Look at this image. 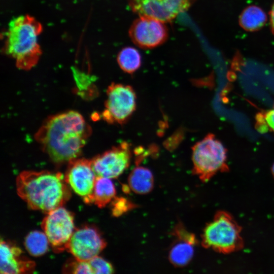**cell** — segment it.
Listing matches in <instances>:
<instances>
[{
    "mask_svg": "<svg viewBox=\"0 0 274 274\" xmlns=\"http://www.w3.org/2000/svg\"><path fill=\"white\" fill-rule=\"evenodd\" d=\"M91 132L83 116L72 111L49 117L35 138L53 162L61 163L77 158Z\"/></svg>",
    "mask_w": 274,
    "mask_h": 274,
    "instance_id": "6da1fadb",
    "label": "cell"
},
{
    "mask_svg": "<svg viewBox=\"0 0 274 274\" xmlns=\"http://www.w3.org/2000/svg\"><path fill=\"white\" fill-rule=\"evenodd\" d=\"M16 191L29 208L46 213L62 207L71 196L62 174L46 170L20 173L16 178Z\"/></svg>",
    "mask_w": 274,
    "mask_h": 274,
    "instance_id": "7a4b0ae2",
    "label": "cell"
},
{
    "mask_svg": "<svg viewBox=\"0 0 274 274\" xmlns=\"http://www.w3.org/2000/svg\"><path fill=\"white\" fill-rule=\"evenodd\" d=\"M41 24L29 15H21L9 23L5 34V52L13 58L16 66L29 70L38 63L41 55L39 36Z\"/></svg>",
    "mask_w": 274,
    "mask_h": 274,
    "instance_id": "3957f363",
    "label": "cell"
},
{
    "mask_svg": "<svg viewBox=\"0 0 274 274\" xmlns=\"http://www.w3.org/2000/svg\"><path fill=\"white\" fill-rule=\"evenodd\" d=\"M241 231V226L230 214L219 211L204 227L201 245L205 248L222 254L236 252L244 245Z\"/></svg>",
    "mask_w": 274,
    "mask_h": 274,
    "instance_id": "277c9868",
    "label": "cell"
},
{
    "mask_svg": "<svg viewBox=\"0 0 274 274\" xmlns=\"http://www.w3.org/2000/svg\"><path fill=\"white\" fill-rule=\"evenodd\" d=\"M192 160L193 173L203 182L208 181L218 173L229 169L226 149L212 133L192 147Z\"/></svg>",
    "mask_w": 274,
    "mask_h": 274,
    "instance_id": "5b68a950",
    "label": "cell"
},
{
    "mask_svg": "<svg viewBox=\"0 0 274 274\" xmlns=\"http://www.w3.org/2000/svg\"><path fill=\"white\" fill-rule=\"evenodd\" d=\"M136 101V94L131 86L112 83L107 90L103 119L110 124L126 123L135 110Z\"/></svg>",
    "mask_w": 274,
    "mask_h": 274,
    "instance_id": "8992f818",
    "label": "cell"
},
{
    "mask_svg": "<svg viewBox=\"0 0 274 274\" xmlns=\"http://www.w3.org/2000/svg\"><path fill=\"white\" fill-rule=\"evenodd\" d=\"M41 227L53 251L61 252L75 230L73 214L62 206L56 208L47 213Z\"/></svg>",
    "mask_w": 274,
    "mask_h": 274,
    "instance_id": "52a82bcc",
    "label": "cell"
},
{
    "mask_svg": "<svg viewBox=\"0 0 274 274\" xmlns=\"http://www.w3.org/2000/svg\"><path fill=\"white\" fill-rule=\"evenodd\" d=\"M195 0H127L131 10L139 16L156 19L165 23L187 11Z\"/></svg>",
    "mask_w": 274,
    "mask_h": 274,
    "instance_id": "ba28073f",
    "label": "cell"
},
{
    "mask_svg": "<svg viewBox=\"0 0 274 274\" xmlns=\"http://www.w3.org/2000/svg\"><path fill=\"white\" fill-rule=\"evenodd\" d=\"M165 23L151 17L139 16L128 30L132 42L142 49H152L164 43L168 37Z\"/></svg>",
    "mask_w": 274,
    "mask_h": 274,
    "instance_id": "9c48e42d",
    "label": "cell"
},
{
    "mask_svg": "<svg viewBox=\"0 0 274 274\" xmlns=\"http://www.w3.org/2000/svg\"><path fill=\"white\" fill-rule=\"evenodd\" d=\"M131 157L130 144L123 142L93 158L92 167L96 176L115 179L128 167Z\"/></svg>",
    "mask_w": 274,
    "mask_h": 274,
    "instance_id": "30bf717a",
    "label": "cell"
},
{
    "mask_svg": "<svg viewBox=\"0 0 274 274\" xmlns=\"http://www.w3.org/2000/svg\"><path fill=\"white\" fill-rule=\"evenodd\" d=\"M96 177L91 160L76 158L68 162L64 179L85 203L90 204L93 203V192Z\"/></svg>",
    "mask_w": 274,
    "mask_h": 274,
    "instance_id": "8fae6325",
    "label": "cell"
},
{
    "mask_svg": "<svg viewBox=\"0 0 274 274\" xmlns=\"http://www.w3.org/2000/svg\"><path fill=\"white\" fill-rule=\"evenodd\" d=\"M107 243L94 226H84L75 229L66 250L79 260L88 261L98 255Z\"/></svg>",
    "mask_w": 274,
    "mask_h": 274,
    "instance_id": "7c38bea8",
    "label": "cell"
},
{
    "mask_svg": "<svg viewBox=\"0 0 274 274\" xmlns=\"http://www.w3.org/2000/svg\"><path fill=\"white\" fill-rule=\"evenodd\" d=\"M172 233L175 240L168 252L169 262L175 267L186 266L193 258L197 239L181 222L175 226Z\"/></svg>",
    "mask_w": 274,
    "mask_h": 274,
    "instance_id": "4fadbf2b",
    "label": "cell"
},
{
    "mask_svg": "<svg viewBox=\"0 0 274 274\" xmlns=\"http://www.w3.org/2000/svg\"><path fill=\"white\" fill-rule=\"evenodd\" d=\"M18 247L2 239L0 244V272L1 274L31 273L35 263L24 257Z\"/></svg>",
    "mask_w": 274,
    "mask_h": 274,
    "instance_id": "5bb4252c",
    "label": "cell"
},
{
    "mask_svg": "<svg viewBox=\"0 0 274 274\" xmlns=\"http://www.w3.org/2000/svg\"><path fill=\"white\" fill-rule=\"evenodd\" d=\"M154 176L148 168L137 165L130 172L128 178V186L136 194H146L154 187Z\"/></svg>",
    "mask_w": 274,
    "mask_h": 274,
    "instance_id": "9a60e30c",
    "label": "cell"
},
{
    "mask_svg": "<svg viewBox=\"0 0 274 274\" xmlns=\"http://www.w3.org/2000/svg\"><path fill=\"white\" fill-rule=\"evenodd\" d=\"M116 189L111 179L96 177L94 184L93 203L99 208H102L115 197Z\"/></svg>",
    "mask_w": 274,
    "mask_h": 274,
    "instance_id": "2e32d148",
    "label": "cell"
},
{
    "mask_svg": "<svg viewBox=\"0 0 274 274\" xmlns=\"http://www.w3.org/2000/svg\"><path fill=\"white\" fill-rule=\"evenodd\" d=\"M266 20L267 16L262 9L256 6H250L241 14L239 23L245 30L253 31L263 27Z\"/></svg>",
    "mask_w": 274,
    "mask_h": 274,
    "instance_id": "e0dca14e",
    "label": "cell"
},
{
    "mask_svg": "<svg viewBox=\"0 0 274 274\" xmlns=\"http://www.w3.org/2000/svg\"><path fill=\"white\" fill-rule=\"evenodd\" d=\"M117 60L120 68L129 74L135 72L142 65L141 55L132 47L123 48L117 55Z\"/></svg>",
    "mask_w": 274,
    "mask_h": 274,
    "instance_id": "ac0fdd59",
    "label": "cell"
},
{
    "mask_svg": "<svg viewBox=\"0 0 274 274\" xmlns=\"http://www.w3.org/2000/svg\"><path fill=\"white\" fill-rule=\"evenodd\" d=\"M49 242L44 232L33 231L25 238L24 246L27 252L32 256H40L46 253Z\"/></svg>",
    "mask_w": 274,
    "mask_h": 274,
    "instance_id": "d6986e66",
    "label": "cell"
},
{
    "mask_svg": "<svg viewBox=\"0 0 274 274\" xmlns=\"http://www.w3.org/2000/svg\"><path fill=\"white\" fill-rule=\"evenodd\" d=\"M62 271L65 273H93L88 261L76 258L67 261L63 266Z\"/></svg>",
    "mask_w": 274,
    "mask_h": 274,
    "instance_id": "ffe728a7",
    "label": "cell"
},
{
    "mask_svg": "<svg viewBox=\"0 0 274 274\" xmlns=\"http://www.w3.org/2000/svg\"><path fill=\"white\" fill-rule=\"evenodd\" d=\"M91 267L93 273H113L114 272L112 265L98 255L88 260Z\"/></svg>",
    "mask_w": 274,
    "mask_h": 274,
    "instance_id": "44dd1931",
    "label": "cell"
},
{
    "mask_svg": "<svg viewBox=\"0 0 274 274\" xmlns=\"http://www.w3.org/2000/svg\"><path fill=\"white\" fill-rule=\"evenodd\" d=\"M134 207V204L127 199L115 197L112 202V213L114 216L118 217Z\"/></svg>",
    "mask_w": 274,
    "mask_h": 274,
    "instance_id": "7402d4cb",
    "label": "cell"
},
{
    "mask_svg": "<svg viewBox=\"0 0 274 274\" xmlns=\"http://www.w3.org/2000/svg\"><path fill=\"white\" fill-rule=\"evenodd\" d=\"M256 119L260 127L267 126L274 133V105L267 111L259 113Z\"/></svg>",
    "mask_w": 274,
    "mask_h": 274,
    "instance_id": "603a6c76",
    "label": "cell"
},
{
    "mask_svg": "<svg viewBox=\"0 0 274 274\" xmlns=\"http://www.w3.org/2000/svg\"><path fill=\"white\" fill-rule=\"evenodd\" d=\"M270 24L272 32L274 33V3L270 12Z\"/></svg>",
    "mask_w": 274,
    "mask_h": 274,
    "instance_id": "cb8c5ba5",
    "label": "cell"
},
{
    "mask_svg": "<svg viewBox=\"0 0 274 274\" xmlns=\"http://www.w3.org/2000/svg\"><path fill=\"white\" fill-rule=\"evenodd\" d=\"M271 173H272V175L274 178V163L272 165V167H271Z\"/></svg>",
    "mask_w": 274,
    "mask_h": 274,
    "instance_id": "d4e9b609",
    "label": "cell"
}]
</instances>
